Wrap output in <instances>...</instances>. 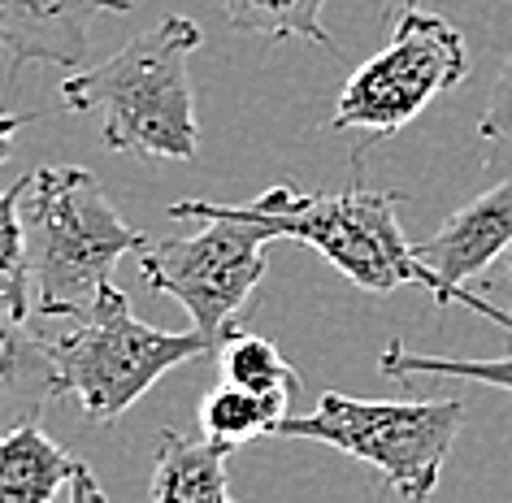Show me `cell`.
<instances>
[{
	"label": "cell",
	"mask_w": 512,
	"mask_h": 503,
	"mask_svg": "<svg viewBox=\"0 0 512 503\" xmlns=\"http://www.w3.org/2000/svg\"><path fill=\"white\" fill-rule=\"evenodd\" d=\"M469 79V48L452 22L404 5L387 48L369 57L339 92L330 131L395 135L417 118L430 100L452 92Z\"/></svg>",
	"instance_id": "obj_7"
},
{
	"label": "cell",
	"mask_w": 512,
	"mask_h": 503,
	"mask_svg": "<svg viewBox=\"0 0 512 503\" xmlns=\"http://www.w3.org/2000/svg\"><path fill=\"white\" fill-rule=\"evenodd\" d=\"M326 0H222L230 27L261 40H309L317 48L339 53L330 31L322 27Z\"/></svg>",
	"instance_id": "obj_14"
},
{
	"label": "cell",
	"mask_w": 512,
	"mask_h": 503,
	"mask_svg": "<svg viewBox=\"0 0 512 503\" xmlns=\"http://www.w3.org/2000/svg\"><path fill=\"white\" fill-rule=\"evenodd\" d=\"M465 399H352L326 391L313 412L287 417L278 438H313L382 473L395 495L426 503L465 425Z\"/></svg>",
	"instance_id": "obj_4"
},
{
	"label": "cell",
	"mask_w": 512,
	"mask_h": 503,
	"mask_svg": "<svg viewBox=\"0 0 512 503\" xmlns=\"http://www.w3.org/2000/svg\"><path fill=\"white\" fill-rule=\"evenodd\" d=\"M27 122H35V113H5L0 109V165L14 157V139H18V131Z\"/></svg>",
	"instance_id": "obj_20"
},
{
	"label": "cell",
	"mask_w": 512,
	"mask_h": 503,
	"mask_svg": "<svg viewBox=\"0 0 512 503\" xmlns=\"http://www.w3.org/2000/svg\"><path fill=\"white\" fill-rule=\"evenodd\" d=\"M404 5H417V0H404Z\"/></svg>",
	"instance_id": "obj_22"
},
{
	"label": "cell",
	"mask_w": 512,
	"mask_h": 503,
	"mask_svg": "<svg viewBox=\"0 0 512 503\" xmlns=\"http://www.w3.org/2000/svg\"><path fill=\"white\" fill-rule=\"evenodd\" d=\"M217 369H222V382L243 386V391L256 395H296L300 391V373L291 369V360L278 352L270 339L261 334H243L235 330L217 352Z\"/></svg>",
	"instance_id": "obj_15"
},
{
	"label": "cell",
	"mask_w": 512,
	"mask_h": 503,
	"mask_svg": "<svg viewBox=\"0 0 512 503\" xmlns=\"http://www.w3.org/2000/svg\"><path fill=\"white\" fill-rule=\"evenodd\" d=\"M131 0H0V48L9 53V83L27 66L79 70L100 14H126Z\"/></svg>",
	"instance_id": "obj_9"
},
{
	"label": "cell",
	"mask_w": 512,
	"mask_h": 503,
	"mask_svg": "<svg viewBox=\"0 0 512 503\" xmlns=\"http://www.w3.org/2000/svg\"><path fill=\"white\" fill-rule=\"evenodd\" d=\"M508 252H512V178L491 191H482V196H473L465 209H456L426 243H417L421 265H426L443 287V308L465 304L512 334V313L486 304L482 295H473L465 287L469 278H478L486 265Z\"/></svg>",
	"instance_id": "obj_8"
},
{
	"label": "cell",
	"mask_w": 512,
	"mask_h": 503,
	"mask_svg": "<svg viewBox=\"0 0 512 503\" xmlns=\"http://www.w3.org/2000/svg\"><path fill=\"white\" fill-rule=\"evenodd\" d=\"M170 217H200L204 230L191 239H157L139 248V269L148 287L170 295L191 313L213 356L235 334L239 308L261 287L265 265H270L274 235L261 222L239 213V204L213 200H178Z\"/></svg>",
	"instance_id": "obj_5"
},
{
	"label": "cell",
	"mask_w": 512,
	"mask_h": 503,
	"mask_svg": "<svg viewBox=\"0 0 512 503\" xmlns=\"http://www.w3.org/2000/svg\"><path fill=\"white\" fill-rule=\"evenodd\" d=\"M83 460L53 443L40 421L0 434V503H53L61 486L74 482Z\"/></svg>",
	"instance_id": "obj_12"
},
{
	"label": "cell",
	"mask_w": 512,
	"mask_h": 503,
	"mask_svg": "<svg viewBox=\"0 0 512 503\" xmlns=\"http://www.w3.org/2000/svg\"><path fill=\"white\" fill-rule=\"evenodd\" d=\"M57 395L61 378L53 343H44L27 317L0 304V434L35 421V412Z\"/></svg>",
	"instance_id": "obj_10"
},
{
	"label": "cell",
	"mask_w": 512,
	"mask_h": 503,
	"mask_svg": "<svg viewBox=\"0 0 512 503\" xmlns=\"http://www.w3.org/2000/svg\"><path fill=\"white\" fill-rule=\"evenodd\" d=\"M478 139L495 144V139H512V53L499 66V79L491 87V100H486L482 118H478Z\"/></svg>",
	"instance_id": "obj_18"
},
{
	"label": "cell",
	"mask_w": 512,
	"mask_h": 503,
	"mask_svg": "<svg viewBox=\"0 0 512 503\" xmlns=\"http://www.w3.org/2000/svg\"><path fill=\"white\" fill-rule=\"evenodd\" d=\"M31 174L14 187H0V304L27 317L31 300V256H27V213L18 200L27 196Z\"/></svg>",
	"instance_id": "obj_17"
},
{
	"label": "cell",
	"mask_w": 512,
	"mask_h": 503,
	"mask_svg": "<svg viewBox=\"0 0 512 503\" xmlns=\"http://www.w3.org/2000/svg\"><path fill=\"white\" fill-rule=\"evenodd\" d=\"M287 404L291 395H256V391H243V386L217 382L213 391H204L196 421L209 443L235 451L243 443H252V438L278 434V425L291 417Z\"/></svg>",
	"instance_id": "obj_13"
},
{
	"label": "cell",
	"mask_w": 512,
	"mask_h": 503,
	"mask_svg": "<svg viewBox=\"0 0 512 503\" xmlns=\"http://www.w3.org/2000/svg\"><path fill=\"white\" fill-rule=\"evenodd\" d=\"M200 44L204 35L191 18H161L109 61L74 70L61 83V100L74 113H100L113 152L191 161L200 148V126L187 57Z\"/></svg>",
	"instance_id": "obj_1"
},
{
	"label": "cell",
	"mask_w": 512,
	"mask_h": 503,
	"mask_svg": "<svg viewBox=\"0 0 512 503\" xmlns=\"http://www.w3.org/2000/svg\"><path fill=\"white\" fill-rule=\"evenodd\" d=\"M508 278H512V252H508Z\"/></svg>",
	"instance_id": "obj_21"
},
{
	"label": "cell",
	"mask_w": 512,
	"mask_h": 503,
	"mask_svg": "<svg viewBox=\"0 0 512 503\" xmlns=\"http://www.w3.org/2000/svg\"><path fill=\"white\" fill-rule=\"evenodd\" d=\"M27 196V256L40 313L79 321L113 287V265L148 239L122 222L100 178L83 165H44L31 174Z\"/></svg>",
	"instance_id": "obj_2"
},
{
	"label": "cell",
	"mask_w": 512,
	"mask_h": 503,
	"mask_svg": "<svg viewBox=\"0 0 512 503\" xmlns=\"http://www.w3.org/2000/svg\"><path fill=\"white\" fill-rule=\"evenodd\" d=\"M400 204V191H374L365 183H352L339 196H304L291 178H278L252 204H239V213L261 222L274 239L309 243L361 291L391 295L417 282L443 308L439 278L421 265L417 243H408L400 230Z\"/></svg>",
	"instance_id": "obj_3"
},
{
	"label": "cell",
	"mask_w": 512,
	"mask_h": 503,
	"mask_svg": "<svg viewBox=\"0 0 512 503\" xmlns=\"http://www.w3.org/2000/svg\"><path fill=\"white\" fill-rule=\"evenodd\" d=\"M53 356L61 395H70L87 421L109 425L131 404H139L170 369L213 356V347L204 343L200 330L174 334L139 321L131 313V300L118 287H109L92 313L79 317L74 330L53 343Z\"/></svg>",
	"instance_id": "obj_6"
},
{
	"label": "cell",
	"mask_w": 512,
	"mask_h": 503,
	"mask_svg": "<svg viewBox=\"0 0 512 503\" xmlns=\"http://www.w3.org/2000/svg\"><path fill=\"white\" fill-rule=\"evenodd\" d=\"M378 369L387 378H417V373H426V378H465L512 395V356H421L408 352L400 339H391L378 356Z\"/></svg>",
	"instance_id": "obj_16"
},
{
	"label": "cell",
	"mask_w": 512,
	"mask_h": 503,
	"mask_svg": "<svg viewBox=\"0 0 512 503\" xmlns=\"http://www.w3.org/2000/svg\"><path fill=\"white\" fill-rule=\"evenodd\" d=\"M226 456L230 451L209 438H187L165 425L157 434L148 503H239L226 482Z\"/></svg>",
	"instance_id": "obj_11"
},
{
	"label": "cell",
	"mask_w": 512,
	"mask_h": 503,
	"mask_svg": "<svg viewBox=\"0 0 512 503\" xmlns=\"http://www.w3.org/2000/svg\"><path fill=\"white\" fill-rule=\"evenodd\" d=\"M66 503H109L105 486L96 482V473L87 469V464H83L79 473H74V482H70V499H66Z\"/></svg>",
	"instance_id": "obj_19"
}]
</instances>
